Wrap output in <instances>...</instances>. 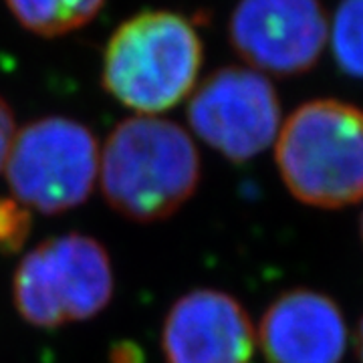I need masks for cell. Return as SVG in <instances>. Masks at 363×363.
Here are the masks:
<instances>
[{
    "label": "cell",
    "mask_w": 363,
    "mask_h": 363,
    "mask_svg": "<svg viewBox=\"0 0 363 363\" xmlns=\"http://www.w3.org/2000/svg\"><path fill=\"white\" fill-rule=\"evenodd\" d=\"M188 123L226 160L248 162L277 140L281 105L271 81L259 71L224 67L190 97Z\"/></svg>",
    "instance_id": "obj_6"
},
{
    "label": "cell",
    "mask_w": 363,
    "mask_h": 363,
    "mask_svg": "<svg viewBox=\"0 0 363 363\" xmlns=\"http://www.w3.org/2000/svg\"><path fill=\"white\" fill-rule=\"evenodd\" d=\"M105 0H6L9 11L26 30L59 37L93 21Z\"/></svg>",
    "instance_id": "obj_10"
},
{
    "label": "cell",
    "mask_w": 363,
    "mask_h": 363,
    "mask_svg": "<svg viewBox=\"0 0 363 363\" xmlns=\"http://www.w3.org/2000/svg\"><path fill=\"white\" fill-rule=\"evenodd\" d=\"M202 162L182 125L154 116L117 123L99 157L105 202L140 224L168 220L200 186Z\"/></svg>",
    "instance_id": "obj_1"
},
{
    "label": "cell",
    "mask_w": 363,
    "mask_h": 363,
    "mask_svg": "<svg viewBox=\"0 0 363 363\" xmlns=\"http://www.w3.org/2000/svg\"><path fill=\"white\" fill-rule=\"evenodd\" d=\"M362 240H363V214H362Z\"/></svg>",
    "instance_id": "obj_16"
},
{
    "label": "cell",
    "mask_w": 363,
    "mask_h": 363,
    "mask_svg": "<svg viewBox=\"0 0 363 363\" xmlns=\"http://www.w3.org/2000/svg\"><path fill=\"white\" fill-rule=\"evenodd\" d=\"M202 67V40L182 14L145 11L121 23L104 55L105 91L140 116L184 101Z\"/></svg>",
    "instance_id": "obj_3"
},
{
    "label": "cell",
    "mask_w": 363,
    "mask_h": 363,
    "mask_svg": "<svg viewBox=\"0 0 363 363\" xmlns=\"http://www.w3.org/2000/svg\"><path fill=\"white\" fill-rule=\"evenodd\" d=\"M99 143L77 119H35L14 135L4 166L13 198L33 212L63 214L87 202L99 180Z\"/></svg>",
    "instance_id": "obj_5"
},
{
    "label": "cell",
    "mask_w": 363,
    "mask_h": 363,
    "mask_svg": "<svg viewBox=\"0 0 363 363\" xmlns=\"http://www.w3.org/2000/svg\"><path fill=\"white\" fill-rule=\"evenodd\" d=\"M257 329L240 301L218 289L182 295L162 323L166 363H250Z\"/></svg>",
    "instance_id": "obj_8"
},
{
    "label": "cell",
    "mask_w": 363,
    "mask_h": 363,
    "mask_svg": "<svg viewBox=\"0 0 363 363\" xmlns=\"http://www.w3.org/2000/svg\"><path fill=\"white\" fill-rule=\"evenodd\" d=\"M257 347L267 363H341L347 325L331 297L313 289H291L267 307Z\"/></svg>",
    "instance_id": "obj_9"
},
{
    "label": "cell",
    "mask_w": 363,
    "mask_h": 363,
    "mask_svg": "<svg viewBox=\"0 0 363 363\" xmlns=\"http://www.w3.org/2000/svg\"><path fill=\"white\" fill-rule=\"evenodd\" d=\"M14 135H16V123H14L13 109L0 97V172H4Z\"/></svg>",
    "instance_id": "obj_13"
},
{
    "label": "cell",
    "mask_w": 363,
    "mask_h": 363,
    "mask_svg": "<svg viewBox=\"0 0 363 363\" xmlns=\"http://www.w3.org/2000/svg\"><path fill=\"white\" fill-rule=\"evenodd\" d=\"M140 350H135L133 345H119L111 353V363H140Z\"/></svg>",
    "instance_id": "obj_14"
},
{
    "label": "cell",
    "mask_w": 363,
    "mask_h": 363,
    "mask_svg": "<svg viewBox=\"0 0 363 363\" xmlns=\"http://www.w3.org/2000/svg\"><path fill=\"white\" fill-rule=\"evenodd\" d=\"M33 230V210L13 196H0V252L23 250Z\"/></svg>",
    "instance_id": "obj_12"
},
{
    "label": "cell",
    "mask_w": 363,
    "mask_h": 363,
    "mask_svg": "<svg viewBox=\"0 0 363 363\" xmlns=\"http://www.w3.org/2000/svg\"><path fill=\"white\" fill-rule=\"evenodd\" d=\"M116 277L107 248L89 234L51 236L28 250L13 277L21 319L57 329L97 317L113 298Z\"/></svg>",
    "instance_id": "obj_4"
},
{
    "label": "cell",
    "mask_w": 363,
    "mask_h": 363,
    "mask_svg": "<svg viewBox=\"0 0 363 363\" xmlns=\"http://www.w3.org/2000/svg\"><path fill=\"white\" fill-rule=\"evenodd\" d=\"M357 355H359V362L363 363V317L357 327Z\"/></svg>",
    "instance_id": "obj_15"
},
{
    "label": "cell",
    "mask_w": 363,
    "mask_h": 363,
    "mask_svg": "<svg viewBox=\"0 0 363 363\" xmlns=\"http://www.w3.org/2000/svg\"><path fill=\"white\" fill-rule=\"evenodd\" d=\"M228 30L234 49L250 65L298 75L321 57L327 18L317 0H240Z\"/></svg>",
    "instance_id": "obj_7"
},
{
    "label": "cell",
    "mask_w": 363,
    "mask_h": 363,
    "mask_svg": "<svg viewBox=\"0 0 363 363\" xmlns=\"http://www.w3.org/2000/svg\"><path fill=\"white\" fill-rule=\"evenodd\" d=\"M331 43L339 67L351 77L363 79V0H343L339 4Z\"/></svg>",
    "instance_id": "obj_11"
},
{
    "label": "cell",
    "mask_w": 363,
    "mask_h": 363,
    "mask_svg": "<svg viewBox=\"0 0 363 363\" xmlns=\"http://www.w3.org/2000/svg\"><path fill=\"white\" fill-rule=\"evenodd\" d=\"M274 160L298 202L335 210L363 200V109L315 99L281 123Z\"/></svg>",
    "instance_id": "obj_2"
}]
</instances>
